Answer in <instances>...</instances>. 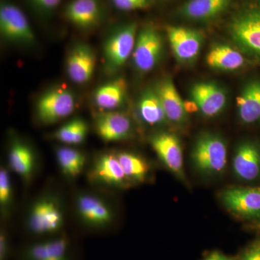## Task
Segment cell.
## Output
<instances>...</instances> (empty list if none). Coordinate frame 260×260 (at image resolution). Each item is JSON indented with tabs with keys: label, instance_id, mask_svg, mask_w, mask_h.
I'll list each match as a JSON object with an SVG mask.
<instances>
[{
	"label": "cell",
	"instance_id": "83f0119b",
	"mask_svg": "<svg viewBox=\"0 0 260 260\" xmlns=\"http://www.w3.org/2000/svg\"><path fill=\"white\" fill-rule=\"evenodd\" d=\"M116 155L129 181L141 182L145 180L149 167L144 159L129 152H120Z\"/></svg>",
	"mask_w": 260,
	"mask_h": 260
},
{
	"label": "cell",
	"instance_id": "9a60e30c",
	"mask_svg": "<svg viewBox=\"0 0 260 260\" xmlns=\"http://www.w3.org/2000/svg\"><path fill=\"white\" fill-rule=\"evenodd\" d=\"M233 169L241 180L252 181L260 175V148L253 142L239 145L233 159Z\"/></svg>",
	"mask_w": 260,
	"mask_h": 260
},
{
	"label": "cell",
	"instance_id": "e0dca14e",
	"mask_svg": "<svg viewBox=\"0 0 260 260\" xmlns=\"http://www.w3.org/2000/svg\"><path fill=\"white\" fill-rule=\"evenodd\" d=\"M161 102L168 121L183 124L187 117L186 104L183 102L172 78H164L155 88Z\"/></svg>",
	"mask_w": 260,
	"mask_h": 260
},
{
	"label": "cell",
	"instance_id": "cb8c5ba5",
	"mask_svg": "<svg viewBox=\"0 0 260 260\" xmlns=\"http://www.w3.org/2000/svg\"><path fill=\"white\" fill-rule=\"evenodd\" d=\"M68 243L65 237L34 244L26 252L28 260H68Z\"/></svg>",
	"mask_w": 260,
	"mask_h": 260
},
{
	"label": "cell",
	"instance_id": "3957f363",
	"mask_svg": "<svg viewBox=\"0 0 260 260\" xmlns=\"http://www.w3.org/2000/svg\"><path fill=\"white\" fill-rule=\"evenodd\" d=\"M137 31V23H129L121 25L108 37L104 44V60L108 69H119L133 55Z\"/></svg>",
	"mask_w": 260,
	"mask_h": 260
},
{
	"label": "cell",
	"instance_id": "4fadbf2b",
	"mask_svg": "<svg viewBox=\"0 0 260 260\" xmlns=\"http://www.w3.org/2000/svg\"><path fill=\"white\" fill-rule=\"evenodd\" d=\"M95 129L104 141H120L129 138L133 133V124L126 114L112 111L97 116Z\"/></svg>",
	"mask_w": 260,
	"mask_h": 260
},
{
	"label": "cell",
	"instance_id": "d4e9b609",
	"mask_svg": "<svg viewBox=\"0 0 260 260\" xmlns=\"http://www.w3.org/2000/svg\"><path fill=\"white\" fill-rule=\"evenodd\" d=\"M34 155L28 145L15 142L9 152L10 167L20 177L28 179L34 169Z\"/></svg>",
	"mask_w": 260,
	"mask_h": 260
},
{
	"label": "cell",
	"instance_id": "7402d4cb",
	"mask_svg": "<svg viewBox=\"0 0 260 260\" xmlns=\"http://www.w3.org/2000/svg\"><path fill=\"white\" fill-rule=\"evenodd\" d=\"M126 95L125 80L119 78L99 87L94 93V102L103 110L112 112L124 103Z\"/></svg>",
	"mask_w": 260,
	"mask_h": 260
},
{
	"label": "cell",
	"instance_id": "f1b7e54d",
	"mask_svg": "<svg viewBox=\"0 0 260 260\" xmlns=\"http://www.w3.org/2000/svg\"><path fill=\"white\" fill-rule=\"evenodd\" d=\"M12 199L11 181L9 173L2 168L0 171V204L2 207L9 205Z\"/></svg>",
	"mask_w": 260,
	"mask_h": 260
},
{
	"label": "cell",
	"instance_id": "d6986e66",
	"mask_svg": "<svg viewBox=\"0 0 260 260\" xmlns=\"http://www.w3.org/2000/svg\"><path fill=\"white\" fill-rule=\"evenodd\" d=\"M77 208L84 223L90 226L104 227L112 221L113 213L100 198L91 194H82L77 200Z\"/></svg>",
	"mask_w": 260,
	"mask_h": 260
},
{
	"label": "cell",
	"instance_id": "9c48e42d",
	"mask_svg": "<svg viewBox=\"0 0 260 260\" xmlns=\"http://www.w3.org/2000/svg\"><path fill=\"white\" fill-rule=\"evenodd\" d=\"M223 205L231 212L245 218H260V187H237L224 191Z\"/></svg>",
	"mask_w": 260,
	"mask_h": 260
},
{
	"label": "cell",
	"instance_id": "484cf974",
	"mask_svg": "<svg viewBox=\"0 0 260 260\" xmlns=\"http://www.w3.org/2000/svg\"><path fill=\"white\" fill-rule=\"evenodd\" d=\"M56 159L61 172L70 178L78 177L85 164V156L83 153L68 147L57 149Z\"/></svg>",
	"mask_w": 260,
	"mask_h": 260
},
{
	"label": "cell",
	"instance_id": "e575fe53",
	"mask_svg": "<svg viewBox=\"0 0 260 260\" xmlns=\"http://www.w3.org/2000/svg\"><path fill=\"white\" fill-rule=\"evenodd\" d=\"M256 227L258 229H260V223L256 224Z\"/></svg>",
	"mask_w": 260,
	"mask_h": 260
},
{
	"label": "cell",
	"instance_id": "ffe728a7",
	"mask_svg": "<svg viewBox=\"0 0 260 260\" xmlns=\"http://www.w3.org/2000/svg\"><path fill=\"white\" fill-rule=\"evenodd\" d=\"M244 56L239 49L225 44H216L207 54L206 63L212 69L235 71L245 66L246 60Z\"/></svg>",
	"mask_w": 260,
	"mask_h": 260
},
{
	"label": "cell",
	"instance_id": "7c38bea8",
	"mask_svg": "<svg viewBox=\"0 0 260 260\" xmlns=\"http://www.w3.org/2000/svg\"><path fill=\"white\" fill-rule=\"evenodd\" d=\"M96 59L91 48L78 44L73 48L67 60V72L72 81L77 84L88 83L95 70Z\"/></svg>",
	"mask_w": 260,
	"mask_h": 260
},
{
	"label": "cell",
	"instance_id": "f546056e",
	"mask_svg": "<svg viewBox=\"0 0 260 260\" xmlns=\"http://www.w3.org/2000/svg\"><path fill=\"white\" fill-rule=\"evenodd\" d=\"M116 9L124 12L135 11L150 8L152 0H111Z\"/></svg>",
	"mask_w": 260,
	"mask_h": 260
},
{
	"label": "cell",
	"instance_id": "2e32d148",
	"mask_svg": "<svg viewBox=\"0 0 260 260\" xmlns=\"http://www.w3.org/2000/svg\"><path fill=\"white\" fill-rule=\"evenodd\" d=\"M90 179L108 186H125L129 182L115 154L104 153L98 157L90 174Z\"/></svg>",
	"mask_w": 260,
	"mask_h": 260
},
{
	"label": "cell",
	"instance_id": "277c9868",
	"mask_svg": "<svg viewBox=\"0 0 260 260\" xmlns=\"http://www.w3.org/2000/svg\"><path fill=\"white\" fill-rule=\"evenodd\" d=\"M162 51L160 32L151 25H145L137 35L133 53L135 68L141 73H148L158 64Z\"/></svg>",
	"mask_w": 260,
	"mask_h": 260
},
{
	"label": "cell",
	"instance_id": "52a82bcc",
	"mask_svg": "<svg viewBox=\"0 0 260 260\" xmlns=\"http://www.w3.org/2000/svg\"><path fill=\"white\" fill-rule=\"evenodd\" d=\"M63 222L64 216L58 202L51 198H44L32 205L28 223L34 234H47L59 231Z\"/></svg>",
	"mask_w": 260,
	"mask_h": 260
},
{
	"label": "cell",
	"instance_id": "5bb4252c",
	"mask_svg": "<svg viewBox=\"0 0 260 260\" xmlns=\"http://www.w3.org/2000/svg\"><path fill=\"white\" fill-rule=\"evenodd\" d=\"M64 14L78 28H93L102 20V5L99 0H71L65 7Z\"/></svg>",
	"mask_w": 260,
	"mask_h": 260
},
{
	"label": "cell",
	"instance_id": "1f68e13d",
	"mask_svg": "<svg viewBox=\"0 0 260 260\" xmlns=\"http://www.w3.org/2000/svg\"><path fill=\"white\" fill-rule=\"evenodd\" d=\"M240 260H260V240L251 244L243 253Z\"/></svg>",
	"mask_w": 260,
	"mask_h": 260
},
{
	"label": "cell",
	"instance_id": "44dd1931",
	"mask_svg": "<svg viewBox=\"0 0 260 260\" xmlns=\"http://www.w3.org/2000/svg\"><path fill=\"white\" fill-rule=\"evenodd\" d=\"M232 0H188L180 9L181 16L194 21H207L227 10Z\"/></svg>",
	"mask_w": 260,
	"mask_h": 260
},
{
	"label": "cell",
	"instance_id": "7a4b0ae2",
	"mask_svg": "<svg viewBox=\"0 0 260 260\" xmlns=\"http://www.w3.org/2000/svg\"><path fill=\"white\" fill-rule=\"evenodd\" d=\"M191 157L199 172L207 175H218L226 166V145L218 135L204 133L197 140Z\"/></svg>",
	"mask_w": 260,
	"mask_h": 260
},
{
	"label": "cell",
	"instance_id": "8fae6325",
	"mask_svg": "<svg viewBox=\"0 0 260 260\" xmlns=\"http://www.w3.org/2000/svg\"><path fill=\"white\" fill-rule=\"evenodd\" d=\"M150 144L166 167L178 177L184 179L182 148L177 137L172 133H159L152 137Z\"/></svg>",
	"mask_w": 260,
	"mask_h": 260
},
{
	"label": "cell",
	"instance_id": "ba28073f",
	"mask_svg": "<svg viewBox=\"0 0 260 260\" xmlns=\"http://www.w3.org/2000/svg\"><path fill=\"white\" fill-rule=\"evenodd\" d=\"M167 37L176 59L181 63L196 60L203 46V36L198 30L182 26H169Z\"/></svg>",
	"mask_w": 260,
	"mask_h": 260
},
{
	"label": "cell",
	"instance_id": "836d02e7",
	"mask_svg": "<svg viewBox=\"0 0 260 260\" xmlns=\"http://www.w3.org/2000/svg\"><path fill=\"white\" fill-rule=\"evenodd\" d=\"M205 260H235V258L225 255V254L219 252V251H214L209 256H207Z\"/></svg>",
	"mask_w": 260,
	"mask_h": 260
},
{
	"label": "cell",
	"instance_id": "ac0fdd59",
	"mask_svg": "<svg viewBox=\"0 0 260 260\" xmlns=\"http://www.w3.org/2000/svg\"><path fill=\"white\" fill-rule=\"evenodd\" d=\"M238 115L245 124L260 121V78H254L244 85L237 98Z\"/></svg>",
	"mask_w": 260,
	"mask_h": 260
},
{
	"label": "cell",
	"instance_id": "603a6c76",
	"mask_svg": "<svg viewBox=\"0 0 260 260\" xmlns=\"http://www.w3.org/2000/svg\"><path fill=\"white\" fill-rule=\"evenodd\" d=\"M138 112L142 121L148 125H160L168 121L155 89L148 88L143 92L138 100Z\"/></svg>",
	"mask_w": 260,
	"mask_h": 260
},
{
	"label": "cell",
	"instance_id": "5b68a950",
	"mask_svg": "<svg viewBox=\"0 0 260 260\" xmlns=\"http://www.w3.org/2000/svg\"><path fill=\"white\" fill-rule=\"evenodd\" d=\"M0 31L5 39L20 44H31L35 34L26 15L17 5L8 1L0 6Z\"/></svg>",
	"mask_w": 260,
	"mask_h": 260
},
{
	"label": "cell",
	"instance_id": "8992f818",
	"mask_svg": "<svg viewBox=\"0 0 260 260\" xmlns=\"http://www.w3.org/2000/svg\"><path fill=\"white\" fill-rule=\"evenodd\" d=\"M75 107L73 94L68 89L56 88L44 94L37 103V116L46 124H54L68 117Z\"/></svg>",
	"mask_w": 260,
	"mask_h": 260
},
{
	"label": "cell",
	"instance_id": "30bf717a",
	"mask_svg": "<svg viewBox=\"0 0 260 260\" xmlns=\"http://www.w3.org/2000/svg\"><path fill=\"white\" fill-rule=\"evenodd\" d=\"M190 95L195 107L205 117L218 115L226 105V93L213 82H200L191 88Z\"/></svg>",
	"mask_w": 260,
	"mask_h": 260
},
{
	"label": "cell",
	"instance_id": "4316f807",
	"mask_svg": "<svg viewBox=\"0 0 260 260\" xmlns=\"http://www.w3.org/2000/svg\"><path fill=\"white\" fill-rule=\"evenodd\" d=\"M88 134V125L80 118L73 119L59 128L54 134V139L68 145L83 143Z\"/></svg>",
	"mask_w": 260,
	"mask_h": 260
},
{
	"label": "cell",
	"instance_id": "d6a6232c",
	"mask_svg": "<svg viewBox=\"0 0 260 260\" xmlns=\"http://www.w3.org/2000/svg\"><path fill=\"white\" fill-rule=\"evenodd\" d=\"M8 251V239L5 232H1L0 235V260H5Z\"/></svg>",
	"mask_w": 260,
	"mask_h": 260
},
{
	"label": "cell",
	"instance_id": "6da1fadb",
	"mask_svg": "<svg viewBox=\"0 0 260 260\" xmlns=\"http://www.w3.org/2000/svg\"><path fill=\"white\" fill-rule=\"evenodd\" d=\"M229 35L243 54L260 61V4L248 5L229 22Z\"/></svg>",
	"mask_w": 260,
	"mask_h": 260
},
{
	"label": "cell",
	"instance_id": "4dcf8cb0",
	"mask_svg": "<svg viewBox=\"0 0 260 260\" xmlns=\"http://www.w3.org/2000/svg\"><path fill=\"white\" fill-rule=\"evenodd\" d=\"M30 1L43 13H49L59 6L61 0H30Z\"/></svg>",
	"mask_w": 260,
	"mask_h": 260
}]
</instances>
